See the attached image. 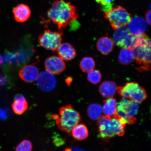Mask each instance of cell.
Here are the masks:
<instances>
[{"mask_svg": "<svg viewBox=\"0 0 151 151\" xmlns=\"http://www.w3.org/2000/svg\"><path fill=\"white\" fill-rule=\"evenodd\" d=\"M47 16L60 31H63L78 17L74 6L65 0L55 1L47 12Z\"/></svg>", "mask_w": 151, "mask_h": 151, "instance_id": "cell-1", "label": "cell"}, {"mask_svg": "<svg viewBox=\"0 0 151 151\" xmlns=\"http://www.w3.org/2000/svg\"><path fill=\"white\" fill-rule=\"evenodd\" d=\"M99 137L103 140L107 141L118 136H122L125 133L126 124L117 119L104 115L98 119Z\"/></svg>", "mask_w": 151, "mask_h": 151, "instance_id": "cell-2", "label": "cell"}, {"mask_svg": "<svg viewBox=\"0 0 151 151\" xmlns=\"http://www.w3.org/2000/svg\"><path fill=\"white\" fill-rule=\"evenodd\" d=\"M59 114L52 116L57 126L60 129L71 135L73 128L82 121L80 113L69 104L60 109Z\"/></svg>", "mask_w": 151, "mask_h": 151, "instance_id": "cell-3", "label": "cell"}, {"mask_svg": "<svg viewBox=\"0 0 151 151\" xmlns=\"http://www.w3.org/2000/svg\"><path fill=\"white\" fill-rule=\"evenodd\" d=\"M136 46L132 51L134 60L139 66L137 69L139 71L148 70L150 69L151 63V40L146 34L137 36Z\"/></svg>", "mask_w": 151, "mask_h": 151, "instance_id": "cell-4", "label": "cell"}, {"mask_svg": "<svg viewBox=\"0 0 151 151\" xmlns=\"http://www.w3.org/2000/svg\"><path fill=\"white\" fill-rule=\"evenodd\" d=\"M104 16L115 30L128 25L132 18L131 14L121 6L113 7L110 11L104 12Z\"/></svg>", "mask_w": 151, "mask_h": 151, "instance_id": "cell-5", "label": "cell"}, {"mask_svg": "<svg viewBox=\"0 0 151 151\" xmlns=\"http://www.w3.org/2000/svg\"><path fill=\"white\" fill-rule=\"evenodd\" d=\"M116 91L124 98L130 99L141 104L147 98L145 88L135 82H128L124 86L117 87Z\"/></svg>", "mask_w": 151, "mask_h": 151, "instance_id": "cell-6", "label": "cell"}, {"mask_svg": "<svg viewBox=\"0 0 151 151\" xmlns=\"http://www.w3.org/2000/svg\"><path fill=\"white\" fill-rule=\"evenodd\" d=\"M139 107V104L137 102L124 98L117 104L118 114L124 119L126 124H135L137 119L134 116L137 114Z\"/></svg>", "mask_w": 151, "mask_h": 151, "instance_id": "cell-7", "label": "cell"}, {"mask_svg": "<svg viewBox=\"0 0 151 151\" xmlns=\"http://www.w3.org/2000/svg\"><path fill=\"white\" fill-rule=\"evenodd\" d=\"M63 35V31H52L47 29L40 35L38 40L40 45L43 48L56 52L61 44Z\"/></svg>", "mask_w": 151, "mask_h": 151, "instance_id": "cell-8", "label": "cell"}, {"mask_svg": "<svg viewBox=\"0 0 151 151\" xmlns=\"http://www.w3.org/2000/svg\"><path fill=\"white\" fill-rule=\"evenodd\" d=\"M45 69L52 75H58L65 70V62L59 56L52 55L49 57L45 62Z\"/></svg>", "mask_w": 151, "mask_h": 151, "instance_id": "cell-9", "label": "cell"}, {"mask_svg": "<svg viewBox=\"0 0 151 151\" xmlns=\"http://www.w3.org/2000/svg\"><path fill=\"white\" fill-rule=\"evenodd\" d=\"M37 80V86L44 91H51L56 86V81L55 77L47 71L41 72Z\"/></svg>", "mask_w": 151, "mask_h": 151, "instance_id": "cell-10", "label": "cell"}, {"mask_svg": "<svg viewBox=\"0 0 151 151\" xmlns=\"http://www.w3.org/2000/svg\"><path fill=\"white\" fill-rule=\"evenodd\" d=\"M128 28L132 35L139 36L145 34L147 28L146 21L141 17H132L128 24Z\"/></svg>", "mask_w": 151, "mask_h": 151, "instance_id": "cell-11", "label": "cell"}, {"mask_svg": "<svg viewBox=\"0 0 151 151\" xmlns=\"http://www.w3.org/2000/svg\"><path fill=\"white\" fill-rule=\"evenodd\" d=\"M39 71L36 66L29 65L24 66L19 71V75L22 81L26 83H32L37 80Z\"/></svg>", "mask_w": 151, "mask_h": 151, "instance_id": "cell-12", "label": "cell"}, {"mask_svg": "<svg viewBox=\"0 0 151 151\" xmlns=\"http://www.w3.org/2000/svg\"><path fill=\"white\" fill-rule=\"evenodd\" d=\"M56 52L60 58L66 61H71L77 55L76 50L68 43H61Z\"/></svg>", "mask_w": 151, "mask_h": 151, "instance_id": "cell-13", "label": "cell"}, {"mask_svg": "<svg viewBox=\"0 0 151 151\" xmlns=\"http://www.w3.org/2000/svg\"><path fill=\"white\" fill-rule=\"evenodd\" d=\"M13 14L16 22H24L28 19L31 16V9L28 5L20 4L17 5L13 9Z\"/></svg>", "mask_w": 151, "mask_h": 151, "instance_id": "cell-14", "label": "cell"}, {"mask_svg": "<svg viewBox=\"0 0 151 151\" xmlns=\"http://www.w3.org/2000/svg\"><path fill=\"white\" fill-rule=\"evenodd\" d=\"M103 111L105 115L119 119L117 113V104L116 99L112 97L107 98L104 101Z\"/></svg>", "mask_w": 151, "mask_h": 151, "instance_id": "cell-15", "label": "cell"}, {"mask_svg": "<svg viewBox=\"0 0 151 151\" xmlns=\"http://www.w3.org/2000/svg\"><path fill=\"white\" fill-rule=\"evenodd\" d=\"M114 46V41L107 36L101 37L98 41L97 47L98 50L104 55H107L112 51Z\"/></svg>", "mask_w": 151, "mask_h": 151, "instance_id": "cell-16", "label": "cell"}, {"mask_svg": "<svg viewBox=\"0 0 151 151\" xmlns=\"http://www.w3.org/2000/svg\"><path fill=\"white\" fill-rule=\"evenodd\" d=\"M12 108L14 112L18 115L22 114L27 110L28 103L23 95L18 94L15 96Z\"/></svg>", "mask_w": 151, "mask_h": 151, "instance_id": "cell-17", "label": "cell"}, {"mask_svg": "<svg viewBox=\"0 0 151 151\" xmlns=\"http://www.w3.org/2000/svg\"><path fill=\"white\" fill-rule=\"evenodd\" d=\"M117 87L114 82L106 81L102 83L99 88V91L103 97L108 98L112 97L115 95Z\"/></svg>", "mask_w": 151, "mask_h": 151, "instance_id": "cell-18", "label": "cell"}, {"mask_svg": "<svg viewBox=\"0 0 151 151\" xmlns=\"http://www.w3.org/2000/svg\"><path fill=\"white\" fill-rule=\"evenodd\" d=\"M89 133L87 127L83 124H77L73 128L71 135L75 139L78 141L84 140L88 136Z\"/></svg>", "mask_w": 151, "mask_h": 151, "instance_id": "cell-19", "label": "cell"}, {"mask_svg": "<svg viewBox=\"0 0 151 151\" xmlns=\"http://www.w3.org/2000/svg\"><path fill=\"white\" fill-rule=\"evenodd\" d=\"M130 33L129 29L126 26L119 28L116 29L113 34V41L118 46L121 47L122 43Z\"/></svg>", "mask_w": 151, "mask_h": 151, "instance_id": "cell-20", "label": "cell"}, {"mask_svg": "<svg viewBox=\"0 0 151 151\" xmlns=\"http://www.w3.org/2000/svg\"><path fill=\"white\" fill-rule=\"evenodd\" d=\"M118 58L119 61L122 65H129L134 60L133 51L127 49H122L119 54Z\"/></svg>", "mask_w": 151, "mask_h": 151, "instance_id": "cell-21", "label": "cell"}, {"mask_svg": "<svg viewBox=\"0 0 151 151\" xmlns=\"http://www.w3.org/2000/svg\"><path fill=\"white\" fill-rule=\"evenodd\" d=\"M102 112V107L99 104H92L87 109L88 116L93 120H98L101 117Z\"/></svg>", "mask_w": 151, "mask_h": 151, "instance_id": "cell-22", "label": "cell"}, {"mask_svg": "<svg viewBox=\"0 0 151 151\" xmlns=\"http://www.w3.org/2000/svg\"><path fill=\"white\" fill-rule=\"evenodd\" d=\"M80 66L81 70L83 72L88 73L94 69L95 67V62L93 58L86 57L81 60Z\"/></svg>", "mask_w": 151, "mask_h": 151, "instance_id": "cell-23", "label": "cell"}, {"mask_svg": "<svg viewBox=\"0 0 151 151\" xmlns=\"http://www.w3.org/2000/svg\"><path fill=\"white\" fill-rule=\"evenodd\" d=\"M101 73L100 71L94 69L88 72L87 76L88 81L94 84L99 83L101 80Z\"/></svg>", "mask_w": 151, "mask_h": 151, "instance_id": "cell-24", "label": "cell"}, {"mask_svg": "<svg viewBox=\"0 0 151 151\" xmlns=\"http://www.w3.org/2000/svg\"><path fill=\"white\" fill-rule=\"evenodd\" d=\"M101 6V9L104 12H108L113 8L115 0H95Z\"/></svg>", "mask_w": 151, "mask_h": 151, "instance_id": "cell-25", "label": "cell"}, {"mask_svg": "<svg viewBox=\"0 0 151 151\" xmlns=\"http://www.w3.org/2000/svg\"><path fill=\"white\" fill-rule=\"evenodd\" d=\"M32 145L31 141L24 139L17 146L16 150L17 151H31L32 150Z\"/></svg>", "mask_w": 151, "mask_h": 151, "instance_id": "cell-26", "label": "cell"}, {"mask_svg": "<svg viewBox=\"0 0 151 151\" xmlns=\"http://www.w3.org/2000/svg\"><path fill=\"white\" fill-rule=\"evenodd\" d=\"M53 142L57 146H61L65 143V140L58 135H56L54 137Z\"/></svg>", "mask_w": 151, "mask_h": 151, "instance_id": "cell-27", "label": "cell"}, {"mask_svg": "<svg viewBox=\"0 0 151 151\" xmlns=\"http://www.w3.org/2000/svg\"><path fill=\"white\" fill-rule=\"evenodd\" d=\"M7 82L6 77L3 76L0 74V86H3L6 84Z\"/></svg>", "mask_w": 151, "mask_h": 151, "instance_id": "cell-28", "label": "cell"}, {"mask_svg": "<svg viewBox=\"0 0 151 151\" xmlns=\"http://www.w3.org/2000/svg\"><path fill=\"white\" fill-rule=\"evenodd\" d=\"M146 21L149 25H150L151 11L150 10H148L146 13Z\"/></svg>", "mask_w": 151, "mask_h": 151, "instance_id": "cell-29", "label": "cell"}, {"mask_svg": "<svg viewBox=\"0 0 151 151\" xmlns=\"http://www.w3.org/2000/svg\"><path fill=\"white\" fill-rule=\"evenodd\" d=\"M0 118L2 119L6 118V113L5 111L0 109Z\"/></svg>", "mask_w": 151, "mask_h": 151, "instance_id": "cell-30", "label": "cell"}, {"mask_svg": "<svg viewBox=\"0 0 151 151\" xmlns=\"http://www.w3.org/2000/svg\"><path fill=\"white\" fill-rule=\"evenodd\" d=\"M73 81L72 78H71L70 77H68V78L66 79L65 82L68 85H70L72 82V81Z\"/></svg>", "mask_w": 151, "mask_h": 151, "instance_id": "cell-31", "label": "cell"}, {"mask_svg": "<svg viewBox=\"0 0 151 151\" xmlns=\"http://www.w3.org/2000/svg\"><path fill=\"white\" fill-rule=\"evenodd\" d=\"M3 58L0 55V66L1 65L2 63H3Z\"/></svg>", "mask_w": 151, "mask_h": 151, "instance_id": "cell-32", "label": "cell"}]
</instances>
